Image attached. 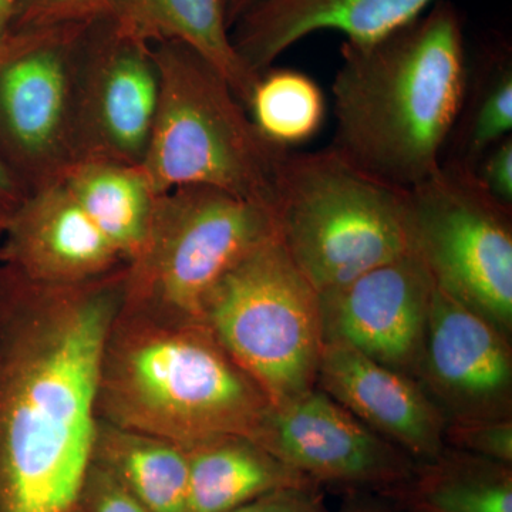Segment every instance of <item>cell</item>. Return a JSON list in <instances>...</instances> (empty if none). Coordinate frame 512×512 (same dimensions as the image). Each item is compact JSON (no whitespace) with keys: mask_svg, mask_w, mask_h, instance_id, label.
<instances>
[{"mask_svg":"<svg viewBox=\"0 0 512 512\" xmlns=\"http://www.w3.org/2000/svg\"><path fill=\"white\" fill-rule=\"evenodd\" d=\"M446 446L512 466V419L450 421Z\"/></svg>","mask_w":512,"mask_h":512,"instance_id":"cell-25","label":"cell"},{"mask_svg":"<svg viewBox=\"0 0 512 512\" xmlns=\"http://www.w3.org/2000/svg\"><path fill=\"white\" fill-rule=\"evenodd\" d=\"M79 501L87 504L86 512H150L109 468L93 460Z\"/></svg>","mask_w":512,"mask_h":512,"instance_id":"cell-26","label":"cell"},{"mask_svg":"<svg viewBox=\"0 0 512 512\" xmlns=\"http://www.w3.org/2000/svg\"><path fill=\"white\" fill-rule=\"evenodd\" d=\"M126 266L47 285L0 264V512H70L93 460L101 357Z\"/></svg>","mask_w":512,"mask_h":512,"instance_id":"cell-1","label":"cell"},{"mask_svg":"<svg viewBox=\"0 0 512 512\" xmlns=\"http://www.w3.org/2000/svg\"><path fill=\"white\" fill-rule=\"evenodd\" d=\"M339 512H393V510L379 504L363 503L349 505V507L343 508V510Z\"/></svg>","mask_w":512,"mask_h":512,"instance_id":"cell-32","label":"cell"},{"mask_svg":"<svg viewBox=\"0 0 512 512\" xmlns=\"http://www.w3.org/2000/svg\"><path fill=\"white\" fill-rule=\"evenodd\" d=\"M202 320L272 406L315 389L323 349L319 293L278 235L222 276Z\"/></svg>","mask_w":512,"mask_h":512,"instance_id":"cell-6","label":"cell"},{"mask_svg":"<svg viewBox=\"0 0 512 512\" xmlns=\"http://www.w3.org/2000/svg\"><path fill=\"white\" fill-rule=\"evenodd\" d=\"M160 99L143 170L156 194L202 185L274 211L289 151L252 123L224 74L177 40L151 45Z\"/></svg>","mask_w":512,"mask_h":512,"instance_id":"cell-4","label":"cell"},{"mask_svg":"<svg viewBox=\"0 0 512 512\" xmlns=\"http://www.w3.org/2000/svg\"><path fill=\"white\" fill-rule=\"evenodd\" d=\"M93 461L109 468L150 512H187L184 447L97 420Z\"/></svg>","mask_w":512,"mask_h":512,"instance_id":"cell-22","label":"cell"},{"mask_svg":"<svg viewBox=\"0 0 512 512\" xmlns=\"http://www.w3.org/2000/svg\"><path fill=\"white\" fill-rule=\"evenodd\" d=\"M330 150L357 170L410 190L441 165L466 90L464 19L450 0L370 42L340 47Z\"/></svg>","mask_w":512,"mask_h":512,"instance_id":"cell-2","label":"cell"},{"mask_svg":"<svg viewBox=\"0 0 512 512\" xmlns=\"http://www.w3.org/2000/svg\"><path fill=\"white\" fill-rule=\"evenodd\" d=\"M410 254L437 289L510 338L512 208L494 200L473 173L440 165L407 190Z\"/></svg>","mask_w":512,"mask_h":512,"instance_id":"cell-8","label":"cell"},{"mask_svg":"<svg viewBox=\"0 0 512 512\" xmlns=\"http://www.w3.org/2000/svg\"><path fill=\"white\" fill-rule=\"evenodd\" d=\"M316 387L416 463L446 450V417L421 384L355 349L323 343Z\"/></svg>","mask_w":512,"mask_h":512,"instance_id":"cell-14","label":"cell"},{"mask_svg":"<svg viewBox=\"0 0 512 512\" xmlns=\"http://www.w3.org/2000/svg\"><path fill=\"white\" fill-rule=\"evenodd\" d=\"M26 197H28V192L19 183L18 178L10 173L5 163L0 160V239Z\"/></svg>","mask_w":512,"mask_h":512,"instance_id":"cell-29","label":"cell"},{"mask_svg":"<svg viewBox=\"0 0 512 512\" xmlns=\"http://www.w3.org/2000/svg\"><path fill=\"white\" fill-rule=\"evenodd\" d=\"M70 512H86V511H84V510H83L82 505L77 504V505H76V508H74V510H72V511H70Z\"/></svg>","mask_w":512,"mask_h":512,"instance_id":"cell-33","label":"cell"},{"mask_svg":"<svg viewBox=\"0 0 512 512\" xmlns=\"http://www.w3.org/2000/svg\"><path fill=\"white\" fill-rule=\"evenodd\" d=\"M278 235L274 211L202 185L158 194L143 248L126 268L128 309L202 320L215 285Z\"/></svg>","mask_w":512,"mask_h":512,"instance_id":"cell-7","label":"cell"},{"mask_svg":"<svg viewBox=\"0 0 512 512\" xmlns=\"http://www.w3.org/2000/svg\"><path fill=\"white\" fill-rule=\"evenodd\" d=\"M417 380L447 423L507 419L512 410L510 338L434 286Z\"/></svg>","mask_w":512,"mask_h":512,"instance_id":"cell-13","label":"cell"},{"mask_svg":"<svg viewBox=\"0 0 512 512\" xmlns=\"http://www.w3.org/2000/svg\"><path fill=\"white\" fill-rule=\"evenodd\" d=\"M185 450L187 512H229L284 488L316 484L247 437H218Z\"/></svg>","mask_w":512,"mask_h":512,"instance_id":"cell-17","label":"cell"},{"mask_svg":"<svg viewBox=\"0 0 512 512\" xmlns=\"http://www.w3.org/2000/svg\"><path fill=\"white\" fill-rule=\"evenodd\" d=\"M111 19L121 33L148 45L177 40L197 50L224 74L247 109L259 76L232 47L225 0H119Z\"/></svg>","mask_w":512,"mask_h":512,"instance_id":"cell-18","label":"cell"},{"mask_svg":"<svg viewBox=\"0 0 512 512\" xmlns=\"http://www.w3.org/2000/svg\"><path fill=\"white\" fill-rule=\"evenodd\" d=\"M434 0H266L232 26L235 53L255 76L286 50L323 30L370 42L406 25Z\"/></svg>","mask_w":512,"mask_h":512,"instance_id":"cell-16","label":"cell"},{"mask_svg":"<svg viewBox=\"0 0 512 512\" xmlns=\"http://www.w3.org/2000/svg\"><path fill=\"white\" fill-rule=\"evenodd\" d=\"M62 181L124 261L136 258L146 242L158 195L143 167L79 161Z\"/></svg>","mask_w":512,"mask_h":512,"instance_id":"cell-20","label":"cell"},{"mask_svg":"<svg viewBox=\"0 0 512 512\" xmlns=\"http://www.w3.org/2000/svg\"><path fill=\"white\" fill-rule=\"evenodd\" d=\"M158 99L160 74L151 45L121 33L111 18L90 23L77 70L76 163L143 164Z\"/></svg>","mask_w":512,"mask_h":512,"instance_id":"cell-10","label":"cell"},{"mask_svg":"<svg viewBox=\"0 0 512 512\" xmlns=\"http://www.w3.org/2000/svg\"><path fill=\"white\" fill-rule=\"evenodd\" d=\"M407 190L357 170L335 151H289L279 171L278 237L316 292L410 254Z\"/></svg>","mask_w":512,"mask_h":512,"instance_id":"cell-5","label":"cell"},{"mask_svg":"<svg viewBox=\"0 0 512 512\" xmlns=\"http://www.w3.org/2000/svg\"><path fill=\"white\" fill-rule=\"evenodd\" d=\"M90 23L10 30L0 39V160L28 195L76 163V80Z\"/></svg>","mask_w":512,"mask_h":512,"instance_id":"cell-9","label":"cell"},{"mask_svg":"<svg viewBox=\"0 0 512 512\" xmlns=\"http://www.w3.org/2000/svg\"><path fill=\"white\" fill-rule=\"evenodd\" d=\"M229 512H329L319 484L284 488Z\"/></svg>","mask_w":512,"mask_h":512,"instance_id":"cell-28","label":"cell"},{"mask_svg":"<svg viewBox=\"0 0 512 512\" xmlns=\"http://www.w3.org/2000/svg\"><path fill=\"white\" fill-rule=\"evenodd\" d=\"M512 130V47L495 36L468 62L466 90L441 165L473 173L480 158Z\"/></svg>","mask_w":512,"mask_h":512,"instance_id":"cell-21","label":"cell"},{"mask_svg":"<svg viewBox=\"0 0 512 512\" xmlns=\"http://www.w3.org/2000/svg\"><path fill=\"white\" fill-rule=\"evenodd\" d=\"M20 0H0V39L8 35L18 12Z\"/></svg>","mask_w":512,"mask_h":512,"instance_id":"cell-31","label":"cell"},{"mask_svg":"<svg viewBox=\"0 0 512 512\" xmlns=\"http://www.w3.org/2000/svg\"><path fill=\"white\" fill-rule=\"evenodd\" d=\"M264 2H266V0H225L229 30L232 29V26H234L242 16L247 15L249 10L256 8V6Z\"/></svg>","mask_w":512,"mask_h":512,"instance_id":"cell-30","label":"cell"},{"mask_svg":"<svg viewBox=\"0 0 512 512\" xmlns=\"http://www.w3.org/2000/svg\"><path fill=\"white\" fill-rule=\"evenodd\" d=\"M117 3L119 0H20L10 30L52 28L113 18Z\"/></svg>","mask_w":512,"mask_h":512,"instance_id":"cell-24","label":"cell"},{"mask_svg":"<svg viewBox=\"0 0 512 512\" xmlns=\"http://www.w3.org/2000/svg\"><path fill=\"white\" fill-rule=\"evenodd\" d=\"M0 264L47 285H76L127 265L63 181L29 194L0 239Z\"/></svg>","mask_w":512,"mask_h":512,"instance_id":"cell-15","label":"cell"},{"mask_svg":"<svg viewBox=\"0 0 512 512\" xmlns=\"http://www.w3.org/2000/svg\"><path fill=\"white\" fill-rule=\"evenodd\" d=\"M271 407L204 320L121 306L101 357L97 420L184 448L256 443Z\"/></svg>","mask_w":512,"mask_h":512,"instance_id":"cell-3","label":"cell"},{"mask_svg":"<svg viewBox=\"0 0 512 512\" xmlns=\"http://www.w3.org/2000/svg\"><path fill=\"white\" fill-rule=\"evenodd\" d=\"M247 111L269 143L291 150L318 134L326 104L318 83L308 74L271 67L259 74Z\"/></svg>","mask_w":512,"mask_h":512,"instance_id":"cell-23","label":"cell"},{"mask_svg":"<svg viewBox=\"0 0 512 512\" xmlns=\"http://www.w3.org/2000/svg\"><path fill=\"white\" fill-rule=\"evenodd\" d=\"M473 175L494 200L512 208V136L491 147L474 167Z\"/></svg>","mask_w":512,"mask_h":512,"instance_id":"cell-27","label":"cell"},{"mask_svg":"<svg viewBox=\"0 0 512 512\" xmlns=\"http://www.w3.org/2000/svg\"><path fill=\"white\" fill-rule=\"evenodd\" d=\"M256 443L319 485L369 488L384 494L406 483L417 466L409 454L319 387L272 406Z\"/></svg>","mask_w":512,"mask_h":512,"instance_id":"cell-11","label":"cell"},{"mask_svg":"<svg viewBox=\"0 0 512 512\" xmlns=\"http://www.w3.org/2000/svg\"><path fill=\"white\" fill-rule=\"evenodd\" d=\"M433 281L413 254L319 293L323 343H340L419 382Z\"/></svg>","mask_w":512,"mask_h":512,"instance_id":"cell-12","label":"cell"},{"mask_svg":"<svg viewBox=\"0 0 512 512\" xmlns=\"http://www.w3.org/2000/svg\"><path fill=\"white\" fill-rule=\"evenodd\" d=\"M383 495L406 512H512V466L446 447Z\"/></svg>","mask_w":512,"mask_h":512,"instance_id":"cell-19","label":"cell"}]
</instances>
